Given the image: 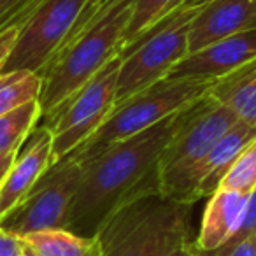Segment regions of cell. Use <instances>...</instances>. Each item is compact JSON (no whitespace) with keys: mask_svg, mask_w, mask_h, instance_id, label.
I'll use <instances>...</instances> for the list:
<instances>
[{"mask_svg":"<svg viewBox=\"0 0 256 256\" xmlns=\"http://www.w3.org/2000/svg\"><path fill=\"white\" fill-rule=\"evenodd\" d=\"M53 136L50 126H37L18 151L0 184V221L23 202L51 167Z\"/></svg>","mask_w":256,"mask_h":256,"instance_id":"12","label":"cell"},{"mask_svg":"<svg viewBox=\"0 0 256 256\" xmlns=\"http://www.w3.org/2000/svg\"><path fill=\"white\" fill-rule=\"evenodd\" d=\"M221 188L235 190L242 193H252L256 190V137L242 150L224 176Z\"/></svg>","mask_w":256,"mask_h":256,"instance_id":"20","label":"cell"},{"mask_svg":"<svg viewBox=\"0 0 256 256\" xmlns=\"http://www.w3.org/2000/svg\"><path fill=\"white\" fill-rule=\"evenodd\" d=\"M214 81L198 78H167L116 104L100 128L79 148L78 156H88L118 140L140 134L160 121L190 107L210 92Z\"/></svg>","mask_w":256,"mask_h":256,"instance_id":"4","label":"cell"},{"mask_svg":"<svg viewBox=\"0 0 256 256\" xmlns=\"http://www.w3.org/2000/svg\"><path fill=\"white\" fill-rule=\"evenodd\" d=\"M192 206L150 195L114 212L96 237L102 256H167L190 242Z\"/></svg>","mask_w":256,"mask_h":256,"instance_id":"3","label":"cell"},{"mask_svg":"<svg viewBox=\"0 0 256 256\" xmlns=\"http://www.w3.org/2000/svg\"><path fill=\"white\" fill-rule=\"evenodd\" d=\"M121 58L112 60L90 82H86L48 126L53 136L51 165L79 150L116 106V86Z\"/></svg>","mask_w":256,"mask_h":256,"instance_id":"8","label":"cell"},{"mask_svg":"<svg viewBox=\"0 0 256 256\" xmlns=\"http://www.w3.org/2000/svg\"><path fill=\"white\" fill-rule=\"evenodd\" d=\"M238 121L210 92L181 112L176 132L160 158V195L167 198L182 176L200 162Z\"/></svg>","mask_w":256,"mask_h":256,"instance_id":"7","label":"cell"},{"mask_svg":"<svg viewBox=\"0 0 256 256\" xmlns=\"http://www.w3.org/2000/svg\"><path fill=\"white\" fill-rule=\"evenodd\" d=\"M256 58V28L212 42L188 53L168 78H198L220 81Z\"/></svg>","mask_w":256,"mask_h":256,"instance_id":"11","label":"cell"},{"mask_svg":"<svg viewBox=\"0 0 256 256\" xmlns=\"http://www.w3.org/2000/svg\"><path fill=\"white\" fill-rule=\"evenodd\" d=\"M81 174L82 162L76 154L51 165L23 202L0 221V226L18 237L54 228L67 230Z\"/></svg>","mask_w":256,"mask_h":256,"instance_id":"9","label":"cell"},{"mask_svg":"<svg viewBox=\"0 0 256 256\" xmlns=\"http://www.w3.org/2000/svg\"><path fill=\"white\" fill-rule=\"evenodd\" d=\"M256 28V0H207L188 30L190 53Z\"/></svg>","mask_w":256,"mask_h":256,"instance_id":"13","label":"cell"},{"mask_svg":"<svg viewBox=\"0 0 256 256\" xmlns=\"http://www.w3.org/2000/svg\"><path fill=\"white\" fill-rule=\"evenodd\" d=\"M254 137L256 128L238 120L218 140L216 146L182 176L167 198L188 206H193L202 198H209L216 190L221 188V182L234 162Z\"/></svg>","mask_w":256,"mask_h":256,"instance_id":"10","label":"cell"},{"mask_svg":"<svg viewBox=\"0 0 256 256\" xmlns=\"http://www.w3.org/2000/svg\"><path fill=\"white\" fill-rule=\"evenodd\" d=\"M167 256H195V249H193V242H184V244L178 246L176 249H172Z\"/></svg>","mask_w":256,"mask_h":256,"instance_id":"26","label":"cell"},{"mask_svg":"<svg viewBox=\"0 0 256 256\" xmlns=\"http://www.w3.org/2000/svg\"><path fill=\"white\" fill-rule=\"evenodd\" d=\"M193 249H195V248H193ZM195 256H198V254H196V251H195Z\"/></svg>","mask_w":256,"mask_h":256,"instance_id":"28","label":"cell"},{"mask_svg":"<svg viewBox=\"0 0 256 256\" xmlns=\"http://www.w3.org/2000/svg\"><path fill=\"white\" fill-rule=\"evenodd\" d=\"M132 9L134 0H104L46 65L40 74L39 104L50 123L86 82L120 58Z\"/></svg>","mask_w":256,"mask_h":256,"instance_id":"2","label":"cell"},{"mask_svg":"<svg viewBox=\"0 0 256 256\" xmlns=\"http://www.w3.org/2000/svg\"><path fill=\"white\" fill-rule=\"evenodd\" d=\"M182 110L88 156L76 154L82 162V174L68 212L67 230L93 237L124 206L160 195L158 165Z\"/></svg>","mask_w":256,"mask_h":256,"instance_id":"1","label":"cell"},{"mask_svg":"<svg viewBox=\"0 0 256 256\" xmlns=\"http://www.w3.org/2000/svg\"><path fill=\"white\" fill-rule=\"evenodd\" d=\"M48 0H0V34L22 28Z\"/></svg>","mask_w":256,"mask_h":256,"instance_id":"21","label":"cell"},{"mask_svg":"<svg viewBox=\"0 0 256 256\" xmlns=\"http://www.w3.org/2000/svg\"><path fill=\"white\" fill-rule=\"evenodd\" d=\"M190 2L192 0H134L132 20L128 25L123 50L132 42H136L142 34L156 26L158 23H162L165 18L174 14L176 11H179L182 6L190 4Z\"/></svg>","mask_w":256,"mask_h":256,"instance_id":"18","label":"cell"},{"mask_svg":"<svg viewBox=\"0 0 256 256\" xmlns=\"http://www.w3.org/2000/svg\"><path fill=\"white\" fill-rule=\"evenodd\" d=\"M210 95L240 121L256 128V58L214 82Z\"/></svg>","mask_w":256,"mask_h":256,"instance_id":"15","label":"cell"},{"mask_svg":"<svg viewBox=\"0 0 256 256\" xmlns=\"http://www.w3.org/2000/svg\"><path fill=\"white\" fill-rule=\"evenodd\" d=\"M198 256H256V235L244 238L242 242L235 244L234 248L228 249H218L212 252H198Z\"/></svg>","mask_w":256,"mask_h":256,"instance_id":"22","label":"cell"},{"mask_svg":"<svg viewBox=\"0 0 256 256\" xmlns=\"http://www.w3.org/2000/svg\"><path fill=\"white\" fill-rule=\"evenodd\" d=\"M206 4L207 0H192L121 51L116 104L168 78L172 68L190 53V23Z\"/></svg>","mask_w":256,"mask_h":256,"instance_id":"5","label":"cell"},{"mask_svg":"<svg viewBox=\"0 0 256 256\" xmlns=\"http://www.w3.org/2000/svg\"><path fill=\"white\" fill-rule=\"evenodd\" d=\"M18 34H20V28H11V30H8V32L0 34V70H2L6 62H8L12 48H14Z\"/></svg>","mask_w":256,"mask_h":256,"instance_id":"24","label":"cell"},{"mask_svg":"<svg viewBox=\"0 0 256 256\" xmlns=\"http://www.w3.org/2000/svg\"><path fill=\"white\" fill-rule=\"evenodd\" d=\"M251 193L220 188L209 196L202 224L193 248L198 252H212L223 248L240 226Z\"/></svg>","mask_w":256,"mask_h":256,"instance_id":"14","label":"cell"},{"mask_svg":"<svg viewBox=\"0 0 256 256\" xmlns=\"http://www.w3.org/2000/svg\"><path fill=\"white\" fill-rule=\"evenodd\" d=\"M23 256H34V254L30 251H26V248H25V252H23Z\"/></svg>","mask_w":256,"mask_h":256,"instance_id":"27","label":"cell"},{"mask_svg":"<svg viewBox=\"0 0 256 256\" xmlns=\"http://www.w3.org/2000/svg\"><path fill=\"white\" fill-rule=\"evenodd\" d=\"M42 118L39 100L25 104L0 116V154L18 153Z\"/></svg>","mask_w":256,"mask_h":256,"instance_id":"17","label":"cell"},{"mask_svg":"<svg viewBox=\"0 0 256 256\" xmlns=\"http://www.w3.org/2000/svg\"><path fill=\"white\" fill-rule=\"evenodd\" d=\"M25 242L22 237L0 226V256H23Z\"/></svg>","mask_w":256,"mask_h":256,"instance_id":"23","label":"cell"},{"mask_svg":"<svg viewBox=\"0 0 256 256\" xmlns=\"http://www.w3.org/2000/svg\"><path fill=\"white\" fill-rule=\"evenodd\" d=\"M26 251L34 256H102L96 235L82 237L65 228L34 232L23 235Z\"/></svg>","mask_w":256,"mask_h":256,"instance_id":"16","label":"cell"},{"mask_svg":"<svg viewBox=\"0 0 256 256\" xmlns=\"http://www.w3.org/2000/svg\"><path fill=\"white\" fill-rule=\"evenodd\" d=\"M104 0H48L20 28L0 74L34 72L40 76L54 54L88 22Z\"/></svg>","mask_w":256,"mask_h":256,"instance_id":"6","label":"cell"},{"mask_svg":"<svg viewBox=\"0 0 256 256\" xmlns=\"http://www.w3.org/2000/svg\"><path fill=\"white\" fill-rule=\"evenodd\" d=\"M40 76L34 72H9L0 74V116L39 100Z\"/></svg>","mask_w":256,"mask_h":256,"instance_id":"19","label":"cell"},{"mask_svg":"<svg viewBox=\"0 0 256 256\" xmlns=\"http://www.w3.org/2000/svg\"><path fill=\"white\" fill-rule=\"evenodd\" d=\"M16 154L18 153H12V154H0V184H2V181L6 179V176H8L9 168H11L12 162H14Z\"/></svg>","mask_w":256,"mask_h":256,"instance_id":"25","label":"cell"}]
</instances>
